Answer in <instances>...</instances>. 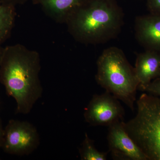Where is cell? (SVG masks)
Returning a JSON list of instances; mask_svg holds the SVG:
<instances>
[{
	"label": "cell",
	"mask_w": 160,
	"mask_h": 160,
	"mask_svg": "<svg viewBox=\"0 0 160 160\" xmlns=\"http://www.w3.org/2000/svg\"><path fill=\"white\" fill-rule=\"evenodd\" d=\"M124 115L125 110L119 100L107 91L94 95L84 113L85 121L92 126H109L123 121Z\"/></svg>",
	"instance_id": "obj_6"
},
{
	"label": "cell",
	"mask_w": 160,
	"mask_h": 160,
	"mask_svg": "<svg viewBox=\"0 0 160 160\" xmlns=\"http://www.w3.org/2000/svg\"><path fill=\"white\" fill-rule=\"evenodd\" d=\"M158 78H160V75H159V77Z\"/></svg>",
	"instance_id": "obj_18"
},
{
	"label": "cell",
	"mask_w": 160,
	"mask_h": 160,
	"mask_svg": "<svg viewBox=\"0 0 160 160\" xmlns=\"http://www.w3.org/2000/svg\"><path fill=\"white\" fill-rule=\"evenodd\" d=\"M28 0H0L1 3L8 4V5H14L17 4H22L26 3Z\"/></svg>",
	"instance_id": "obj_15"
},
{
	"label": "cell",
	"mask_w": 160,
	"mask_h": 160,
	"mask_svg": "<svg viewBox=\"0 0 160 160\" xmlns=\"http://www.w3.org/2000/svg\"><path fill=\"white\" fill-rule=\"evenodd\" d=\"M14 6L0 3V44L6 39L14 25Z\"/></svg>",
	"instance_id": "obj_11"
},
{
	"label": "cell",
	"mask_w": 160,
	"mask_h": 160,
	"mask_svg": "<svg viewBox=\"0 0 160 160\" xmlns=\"http://www.w3.org/2000/svg\"><path fill=\"white\" fill-rule=\"evenodd\" d=\"M3 49L4 48H1L0 47V64H1V59H2V55Z\"/></svg>",
	"instance_id": "obj_17"
},
{
	"label": "cell",
	"mask_w": 160,
	"mask_h": 160,
	"mask_svg": "<svg viewBox=\"0 0 160 160\" xmlns=\"http://www.w3.org/2000/svg\"><path fill=\"white\" fill-rule=\"evenodd\" d=\"M4 139V129H3L2 120L0 118V148L2 147Z\"/></svg>",
	"instance_id": "obj_16"
},
{
	"label": "cell",
	"mask_w": 160,
	"mask_h": 160,
	"mask_svg": "<svg viewBox=\"0 0 160 160\" xmlns=\"http://www.w3.org/2000/svg\"><path fill=\"white\" fill-rule=\"evenodd\" d=\"M0 3H1V2H0Z\"/></svg>",
	"instance_id": "obj_19"
},
{
	"label": "cell",
	"mask_w": 160,
	"mask_h": 160,
	"mask_svg": "<svg viewBox=\"0 0 160 160\" xmlns=\"http://www.w3.org/2000/svg\"><path fill=\"white\" fill-rule=\"evenodd\" d=\"M124 14L113 0H83L66 21L76 41L85 45L104 44L119 34Z\"/></svg>",
	"instance_id": "obj_2"
},
{
	"label": "cell",
	"mask_w": 160,
	"mask_h": 160,
	"mask_svg": "<svg viewBox=\"0 0 160 160\" xmlns=\"http://www.w3.org/2000/svg\"><path fill=\"white\" fill-rule=\"evenodd\" d=\"M137 106L136 115L124 127L147 160H160V98L144 93Z\"/></svg>",
	"instance_id": "obj_4"
},
{
	"label": "cell",
	"mask_w": 160,
	"mask_h": 160,
	"mask_svg": "<svg viewBox=\"0 0 160 160\" xmlns=\"http://www.w3.org/2000/svg\"><path fill=\"white\" fill-rule=\"evenodd\" d=\"M134 31L136 38L147 50L160 52V14L137 17Z\"/></svg>",
	"instance_id": "obj_8"
},
{
	"label": "cell",
	"mask_w": 160,
	"mask_h": 160,
	"mask_svg": "<svg viewBox=\"0 0 160 160\" xmlns=\"http://www.w3.org/2000/svg\"><path fill=\"white\" fill-rule=\"evenodd\" d=\"M56 22L66 23L67 19L83 0H32Z\"/></svg>",
	"instance_id": "obj_10"
},
{
	"label": "cell",
	"mask_w": 160,
	"mask_h": 160,
	"mask_svg": "<svg viewBox=\"0 0 160 160\" xmlns=\"http://www.w3.org/2000/svg\"><path fill=\"white\" fill-rule=\"evenodd\" d=\"M97 65L98 84L133 111L139 82L122 50L114 46L105 49Z\"/></svg>",
	"instance_id": "obj_3"
},
{
	"label": "cell",
	"mask_w": 160,
	"mask_h": 160,
	"mask_svg": "<svg viewBox=\"0 0 160 160\" xmlns=\"http://www.w3.org/2000/svg\"><path fill=\"white\" fill-rule=\"evenodd\" d=\"M134 69L139 82L138 90L142 91L152 81L159 76L160 52L147 50L138 54Z\"/></svg>",
	"instance_id": "obj_9"
},
{
	"label": "cell",
	"mask_w": 160,
	"mask_h": 160,
	"mask_svg": "<svg viewBox=\"0 0 160 160\" xmlns=\"http://www.w3.org/2000/svg\"><path fill=\"white\" fill-rule=\"evenodd\" d=\"M148 6L151 13L160 14V0H148Z\"/></svg>",
	"instance_id": "obj_14"
},
{
	"label": "cell",
	"mask_w": 160,
	"mask_h": 160,
	"mask_svg": "<svg viewBox=\"0 0 160 160\" xmlns=\"http://www.w3.org/2000/svg\"><path fill=\"white\" fill-rule=\"evenodd\" d=\"M40 55L21 45L3 49L0 64V81L17 103L16 113L27 114L42 97L39 79Z\"/></svg>",
	"instance_id": "obj_1"
},
{
	"label": "cell",
	"mask_w": 160,
	"mask_h": 160,
	"mask_svg": "<svg viewBox=\"0 0 160 160\" xmlns=\"http://www.w3.org/2000/svg\"><path fill=\"white\" fill-rule=\"evenodd\" d=\"M123 122L120 121L108 126L107 139L109 152L112 158L117 160H148L127 133Z\"/></svg>",
	"instance_id": "obj_7"
},
{
	"label": "cell",
	"mask_w": 160,
	"mask_h": 160,
	"mask_svg": "<svg viewBox=\"0 0 160 160\" xmlns=\"http://www.w3.org/2000/svg\"><path fill=\"white\" fill-rule=\"evenodd\" d=\"M39 134L32 124L17 120H9L4 129L2 148L9 154L29 155L39 146Z\"/></svg>",
	"instance_id": "obj_5"
},
{
	"label": "cell",
	"mask_w": 160,
	"mask_h": 160,
	"mask_svg": "<svg viewBox=\"0 0 160 160\" xmlns=\"http://www.w3.org/2000/svg\"><path fill=\"white\" fill-rule=\"evenodd\" d=\"M79 152L82 160H106L109 152L98 151L95 147L94 141L85 133V138Z\"/></svg>",
	"instance_id": "obj_12"
},
{
	"label": "cell",
	"mask_w": 160,
	"mask_h": 160,
	"mask_svg": "<svg viewBox=\"0 0 160 160\" xmlns=\"http://www.w3.org/2000/svg\"><path fill=\"white\" fill-rule=\"evenodd\" d=\"M160 97V78H158L149 83L142 90Z\"/></svg>",
	"instance_id": "obj_13"
}]
</instances>
